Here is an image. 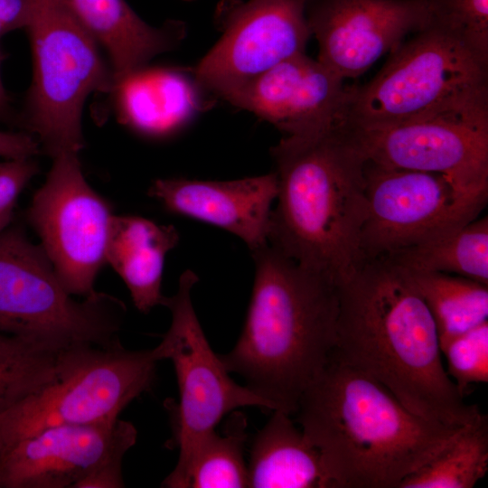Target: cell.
Listing matches in <instances>:
<instances>
[{"label": "cell", "mask_w": 488, "mask_h": 488, "mask_svg": "<svg viewBox=\"0 0 488 488\" xmlns=\"http://www.w3.org/2000/svg\"><path fill=\"white\" fill-rule=\"evenodd\" d=\"M336 289L333 358L427 420L460 427L481 414L448 376L433 316L403 267L386 257L363 258Z\"/></svg>", "instance_id": "6da1fadb"}, {"label": "cell", "mask_w": 488, "mask_h": 488, "mask_svg": "<svg viewBox=\"0 0 488 488\" xmlns=\"http://www.w3.org/2000/svg\"><path fill=\"white\" fill-rule=\"evenodd\" d=\"M294 415L333 488H399L462 427L416 415L377 380L333 356Z\"/></svg>", "instance_id": "7a4b0ae2"}, {"label": "cell", "mask_w": 488, "mask_h": 488, "mask_svg": "<svg viewBox=\"0 0 488 488\" xmlns=\"http://www.w3.org/2000/svg\"><path fill=\"white\" fill-rule=\"evenodd\" d=\"M277 195L267 242L335 285L363 259L366 158L342 124L271 148Z\"/></svg>", "instance_id": "3957f363"}, {"label": "cell", "mask_w": 488, "mask_h": 488, "mask_svg": "<svg viewBox=\"0 0 488 488\" xmlns=\"http://www.w3.org/2000/svg\"><path fill=\"white\" fill-rule=\"evenodd\" d=\"M255 277L241 333L220 358L274 410L294 415L298 401L332 358L336 285L270 244L251 252Z\"/></svg>", "instance_id": "277c9868"}, {"label": "cell", "mask_w": 488, "mask_h": 488, "mask_svg": "<svg viewBox=\"0 0 488 488\" xmlns=\"http://www.w3.org/2000/svg\"><path fill=\"white\" fill-rule=\"evenodd\" d=\"M437 117L488 119V57L427 24L369 83L349 86L343 122L384 127Z\"/></svg>", "instance_id": "5b68a950"}, {"label": "cell", "mask_w": 488, "mask_h": 488, "mask_svg": "<svg viewBox=\"0 0 488 488\" xmlns=\"http://www.w3.org/2000/svg\"><path fill=\"white\" fill-rule=\"evenodd\" d=\"M27 32L33 78L24 114L27 133L52 158L84 147L82 111L89 95L113 91L100 48L64 0H29Z\"/></svg>", "instance_id": "8992f818"}, {"label": "cell", "mask_w": 488, "mask_h": 488, "mask_svg": "<svg viewBox=\"0 0 488 488\" xmlns=\"http://www.w3.org/2000/svg\"><path fill=\"white\" fill-rule=\"evenodd\" d=\"M160 361L153 349L74 345L53 375L0 416V451L47 427L113 422L149 390Z\"/></svg>", "instance_id": "52a82bcc"}, {"label": "cell", "mask_w": 488, "mask_h": 488, "mask_svg": "<svg viewBox=\"0 0 488 488\" xmlns=\"http://www.w3.org/2000/svg\"><path fill=\"white\" fill-rule=\"evenodd\" d=\"M126 306L96 291L81 301L60 280L40 245L19 227L0 232V331L28 341L68 348L120 344Z\"/></svg>", "instance_id": "ba28073f"}, {"label": "cell", "mask_w": 488, "mask_h": 488, "mask_svg": "<svg viewBox=\"0 0 488 488\" xmlns=\"http://www.w3.org/2000/svg\"><path fill=\"white\" fill-rule=\"evenodd\" d=\"M198 280L187 269L179 278L176 293L164 296L161 305L169 309L172 320L154 348L159 361H172L179 389V402L171 409L179 456L161 483L166 488L174 487L198 446L226 414L250 406L274 410L267 399L247 385L237 384L211 348L192 302V289Z\"/></svg>", "instance_id": "9c48e42d"}, {"label": "cell", "mask_w": 488, "mask_h": 488, "mask_svg": "<svg viewBox=\"0 0 488 488\" xmlns=\"http://www.w3.org/2000/svg\"><path fill=\"white\" fill-rule=\"evenodd\" d=\"M367 217L363 258L389 257L478 218L488 192H472L442 174L365 165Z\"/></svg>", "instance_id": "30bf717a"}, {"label": "cell", "mask_w": 488, "mask_h": 488, "mask_svg": "<svg viewBox=\"0 0 488 488\" xmlns=\"http://www.w3.org/2000/svg\"><path fill=\"white\" fill-rule=\"evenodd\" d=\"M43 184L35 192L27 218L66 290L87 297L106 264L113 213L86 181L79 154L52 158Z\"/></svg>", "instance_id": "8fae6325"}, {"label": "cell", "mask_w": 488, "mask_h": 488, "mask_svg": "<svg viewBox=\"0 0 488 488\" xmlns=\"http://www.w3.org/2000/svg\"><path fill=\"white\" fill-rule=\"evenodd\" d=\"M306 0H222L221 36L193 69L194 81L221 97L277 64L305 53L312 36Z\"/></svg>", "instance_id": "7c38bea8"}, {"label": "cell", "mask_w": 488, "mask_h": 488, "mask_svg": "<svg viewBox=\"0 0 488 488\" xmlns=\"http://www.w3.org/2000/svg\"><path fill=\"white\" fill-rule=\"evenodd\" d=\"M366 160L442 174L472 192H488V119L437 117L384 127L343 123Z\"/></svg>", "instance_id": "4fadbf2b"}, {"label": "cell", "mask_w": 488, "mask_h": 488, "mask_svg": "<svg viewBox=\"0 0 488 488\" xmlns=\"http://www.w3.org/2000/svg\"><path fill=\"white\" fill-rule=\"evenodd\" d=\"M137 431L126 420L47 427L0 451V488H79L99 470H122Z\"/></svg>", "instance_id": "5bb4252c"}, {"label": "cell", "mask_w": 488, "mask_h": 488, "mask_svg": "<svg viewBox=\"0 0 488 488\" xmlns=\"http://www.w3.org/2000/svg\"><path fill=\"white\" fill-rule=\"evenodd\" d=\"M318 61L343 80L356 78L428 22L425 0H306Z\"/></svg>", "instance_id": "9a60e30c"}, {"label": "cell", "mask_w": 488, "mask_h": 488, "mask_svg": "<svg viewBox=\"0 0 488 488\" xmlns=\"http://www.w3.org/2000/svg\"><path fill=\"white\" fill-rule=\"evenodd\" d=\"M305 53L291 57L221 98L274 125L286 136L327 131L344 117L349 87Z\"/></svg>", "instance_id": "2e32d148"}, {"label": "cell", "mask_w": 488, "mask_h": 488, "mask_svg": "<svg viewBox=\"0 0 488 488\" xmlns=\"http://www.w3.org/2000/svg\"><path fill=\"white\" fill-rule=\"evenodd\" d=\"M148 195L172 213L230 232L252 252L267 244L277 179L275 172L230 181L156 179Z\"/></svg>", "instance_id": "e0dca14e"}, {"label": "cell", "mask_w": 488, "mask_h": 488, "mask_svg": "<svg viewBox=\"0 0 488 488\" xmlns=\"http://www.w3.org/2000/svg\"><path fill=\"white\" fill-rule=\"evenodd\" d=\"M64 2L80 25L107 53L115 86L146 67L155 56L177 47L185 36L184 23L167 20L160 27L149 25L125 0Z\"/></svg>", "instance_id": "ac0fdd59"}, {"label": "cell", "mask_w": 488, "mask_h": 488, "mask_svg": "<svg viewBox=\"0 0 488 488\" xmlns=\"http://www.w3.org/2000/svg\"><path fill=\"white\" fill-rule=\"evenodd\" d=\"M178 240V231L173 225L136 215H113L106 263L124 281L139 312L147 314L162 304L165 257Z\"/></svg>", "instance_id": "d6986e66"}, {"label": "cell", "mask_w": 488, "mask_h": 488, "mask_svg": "<svg viewBox=\"0 0 488 488\" xmlns=\"http://www.w3.org/2000/svg\"><path fill=\"white\" fill-rule=\"evenodd\" d=\"M248 476L252 488H333L318 449L277 409L253 440Z\"/></svg>", "instance_id": "ffe728a7"}, {"label": "cell", "mask_w": 488, "mask_h": 488, "mask_svg": "<svg viewBox=\"0 0 488 488\" xmlns=\"http://www.w3.org/2000/svg\"><path fill=\"white\" fill-rule=\"evenodd\" d=\"M197 84L170 70L145 67L118 82L126 120L147 135L167 134L183 125L199 107Z\"/></svg>", "instance_id": "44dd1931"}, {"label": "cell", "mask_w": 488, "mask_h": 488, "mask_svg": "<svg viewBox=\"0 0 488 488\" xmlns=\"http://www.w3.org/2000/svg\"><path fill=\"white\" fill-rule=\"evenodd\" d=\"M386 258L407 270L452 274L488 286V217Z\"/></svg>", "instance_id": "7402d4cb"}, {"label": "cell", "mask_w": 488, "mask_h": 488, "mask_svg": "<svg viewBox=\"0 0 488 488\" xmlns=\"http://www.w3.org/2000/svg\"><path fill=\"white\" fill-rule=\"evenodd\" d=\"M405 270L433 316L440 346L488 322L487 285L452 274Z\"/></svg>", "instance_id": "603a6c76"}, {"label": "cell", "mask_w": 488, "mask_h": 488, "mask_svg": "<svg viewBox=\"0 0 488 488\" xmlns=\"http://www.w3.org/2000/svg\"><path fill=\"white\" fill-rule=\"evenodd\" d=\"M487 417L460 427L446 446L399 488H472L488 471Z\"/></svg>", "instance_id": "cb8c5ba5"}, {"label": "cell", "mask_w": 488, "mask_h": 488, "mask_svg": "<svg viewBox=\"0 0 488 488\" xmlns=\"http://www.w3.org/2000/svg\"><path fill=\"white\" fill-rule=\"evenodd\" d=\"M246 430V417L234 411L222 435L213 431L198 446L174 488L249 487Z\"/></svg>", "instance_id": "d4e9b609"}, {"label": "cell", "mask_w": 488, "mask_h": 488, "mask_svg": "<svg viewBox=\"0 0 488 488\" xmlns=\"http://www.w3.org/2000/svg\"><path fill=\"white\" fill-rule=\"evenodd\" d=\"M64 349L0 331V416L52 378Z\"/></svg>", "instance_id": "484cf974"}, {"label": "cell", "mask_w": 488, "mask_h": 488, "mask_svg": "<svg viewBox=\"0 0 488 488\" xmlns=\"http://www.w3.org/2000/svg\"><path fill=\"white\" fill-rule=\"evenodd\" d=\"M428 25L488 57V0H425Z\"/></svg>", "instance_id": "4316f807"}, {"label": "cell", "mask_w": 488, "mask_h": 488, "mask_svg": "<svg viewBox=\"0 0 488 488\" xmlns=\"http://www.w3.org/2000/svg\"><path fill=\"white\" fill-rule=\"evenodd\" d=\"M446 371L465 396L470 385L488 382V322L440 346Z\"/></svg>", "instance_id": "83f0119b"}, {"label": "cell", "mask_w": 488, "mask_h": 488, "mask_svg": "<svg viewBox=\"0 0 488 488\" xmlns=\"http://www.w3.org/2000/svg\"><path fill=\"white\" fill-rule=\"evenodd\" d=\"M38 173L33 157L0 161V232L9 227L21 192Z\"/></svg>", "instance_id": "f1b7e54d"}, {"label": "cell", "mask_w": 488, "mask_h": 488, "mask_svg": "<svg viewBox=\"0 0 488 488\" xmlns=\"http://www.w3.org/2000/svg\"><path fill=\"white\" fill-rule=\"evenodd\" d=\"M41 153L37 139L27 132L0 130V157H33Z\"/></svg>", "instance_id": "f546056e"}, {"label": "cell", "mask_w": 488, "mask_h": 488, "mask_svg": "<svg viewBox=\"0 0 488 488\" xmlns=\"http://www.w3.org/2000/svg\"><path fill=\"white\" fill-rule=\"evenodd\" d=\"M5 54L0 47V117L5 115L10 107V99L2 80L1 69Z\"/></svg>", "instance_id": "4dcf8cb0"}, {"label": "cell", "mask_w": 488, "mask_h": 488, "mask_svg": "<svg viewBox=\"0 0 488 488\" xmlns=\"http://www.w3.org/2000/svg\"><path fill=\"white\" fill-rule=\"evenodd\" d=\"M5 34V30H4L3 26H2V24L0 23V38H1L2 36H4Z\"/></svg>", "instance_id": "1f68e13d"}]
</instances>
